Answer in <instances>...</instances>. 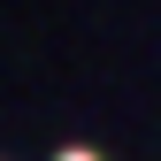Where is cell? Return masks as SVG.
Instances as JSON below:
<instances>
[{"label": "cell", "instance_id": "cell-1", "mask_svg": "<svg viewBox=\"0 0 161 161\" xmlns=\"http://www.w3.org/2000/svg\"><path fill=\"white\" fill-rule=\"evenodd\" d=\"M62 161H92V153H62Z\"/></svg>", "mask_w": 161, "mask_h": 161}]
</instances>
